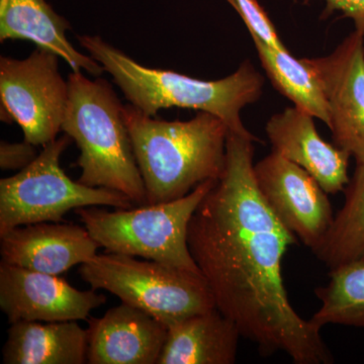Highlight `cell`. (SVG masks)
Returning a JSON list of instances; mask_svg holds the SVG:
<instances>
[{"instance_id":"obj_20","label":"cell","mask_w":364,"mask_h":364,"mask_svg":"<svg viewBox=\"0 0 364 364\" xmlns=\"http://www.w3.org/2000/svg\"><path fill=\"white\" fill-rule=\"evenodd\" d=\"M330 280L316 289L320 309L311 321L322 329L326 325L364 328V261H355L330 270Z\"/></svg>"},{"instance_id":"obj_6","label":"cell","mask_w":364,"mask_h":364,"mask_svg":"<svg viewBox=\"0 0 364 364\" xmlns=\"http://www.w3.org/2000/svg\"><path fill=\"white\" fill-rule=\"evenodd\" d=\"M79 274L91 289H104L122 303L150 314L167 328L215 308L203 274L123 254H97Z\"/></svg>"},{"instance_id":"obj_23","label":"cell","mask_w":364,"mask_h":364,"mask_svg":"<svg viewBox=\"0 0 364 364\" xmlns=\"http://www.w3.org/2000/svg\"><path fill=\"white\" fill-rule=\"evenodd\" d=\"M325 11L331 14L340 11L345 18H351L356 32L364 36V0H324Z\"/></svg>"},{"instance_id":"obj_15","label":"cell","mask_w":364,"mask_h":364,"mask_svg":"<svg viewBox=\"0 0 364 364\" xmlns=\"http://www.w3.org/2000/svg\"><path fill=\"white\" fill-rule=\"evenodd\" d=\"M70 28L46 0H0V42L28 40L63 59L72 71L102 75L105 70L97 60L77 51L67 39Z\"/></svg>"},{"instance_id":"obj_3","label":"cell","mask_w":364,"mask_h":364,"mask_svg":"<svg viewBox=\"0 0 364 364\" xmlns=\"http://www.w3.org/2000/svg\"><path fill=\"white\" fill-rule=\"evenodd\" d=\"M79 44L111 74L129 104L147 116L181 107L210 112L225 122L229 132L253 136L245 128L241 112L257 102L264 78L246 60L231 75L205 81L164 69L141 65L100 36L79 35Z\"/></svg>"},{"instance_id":"obj_4","label":"cell","mask_w":364,"mask_h":364,"mask_svg":"<svg viewBox=\"0 0 364 364\" xmlns=\"http://www.w3.org/2000/svg\"><path fill=\"white\" fill-rule=\"evenodd\" d=\"M68 104L62 131L76 143L80 155L78 181L91 188L119 191L136 203L147 205L145 184L134 155L124 119V105L104 78L90 80L72 71Z\"/></svg>"},{"instance_id":"obj_18","label":"cell","mask_w":364,"mask_h":364,"mask_svg":"<svg viewBox=\"0 0 364 364\" xmlns=\"http://www.w3.org/2000/svg\"><path fill=\"white\" fill-rule=\"evenodd\" d=\"M263 69L272 85L282 95L329 127L330 107L322 85L301 59H296L287 48L277 49L258 36L251 35Z\"/></svg>"},{"instance_id":"obj_11","label":"cell","mask_w":364,"mask_h":364,"mask_svg":"<svg viewBox=\"0 0 364 364\" xmlns=\"http://www.w3.org/2000/svg\"><path fill=\"white\" fill-rule=\"evenodd\" d=\"M105 301L95 289L79 291L59 275L0 263V308L11 324L87 320Z\"/></svg>"},{"instance_id":"obj_5","label":"cell","mask_w":364,"mask_h":364,"mask_svg":"<svg viewBox=\"0 0 364 364\" xmlns=\"http://www.w3.org/2000/svg\"><path fill=\"white\" fill-rule=\"evenodd\" d=\"M217 181L196 186L178 200L139 208L75 210L91 237L105 252L142 257L202 274L189 251V222Z\"/></svg>"},{"instance_id":"obj_8","label":"cell","mask_w":364,"mask_h":364,"mask_svg":"<svg viewBox=\"0 0 364 364\" xmlns=\"http://www.w3.org/2000/svg\"><path fill=\"white\" fill-rule=\"evenodd\" d=\"M68 95L56 54L37 48L26 59L0 57L1 121L18 124L26 142L45 146L57 138Z\"/></svg>"},{"instance_id":"obj_13","label":"cell","mask_w":364,"mask_h":364,"mask_svg":"<svg viewBox=\"0 0 364 364\" xmlns=\"http://www.w3.org/2000/svg\"><path fill=\"white\" fill-rule=\"evenodd\" d=\"M87 322L90 364H157L168 333L150 314L124 303Z\"/></svg>"},{"instance_id":"obj_2","label":"cell","mask_w":364,"mask_h":364,"mask_svg":"<svg viewBox=\"0 0 364 364\" xmlns=\"http://www.w3.org/2000/svg\"><path fill=\"white\" fill-rule=\"evenodd\" d=\"M124 119L147 205L178 200L203 182L221 178L229 128L220 117L200 112L188 121H164L129 104Z\"/></svg>"},{"instance_id":"obj_21","label":"cell","mask_w":364,"mask_h":364,"mask_svg":"<svg viewBox=\"0 0 364 364\" xmlns=\"http://www.w3.org/2000/svg\"><path fill=\"white\" fill-rule=\"evenodd\" d=\"M239 14L247 26L250 35H256L267 44L277 49H284V46L275 31L264 9L257 0H227Z\"/></svg>"},{"instance_id":"obj_10","label":"cell","mask_w":364,"mask_h":364,"mask_svg":"<svg viewBox=\"0 0 364 364\" xmlns=\"http://www.w3.org/2000/svg\"><path fill=\"white\" fill-rule=\"evenodd\" d=\"M301 60L329 102L335 145L364 164V36L354 31L329 56Z\"/></svg>"},{"instance_id":"obj_9","label":"cell","mask_w":364,"mask_h":364,"mask_svg":"<svg viewBox=\"0 0 364 364\" xmlns=\"http://www.w3.org/2000/svg\"><path fill=\"white\" fill-rule=\"evenodd\" d=\"M253 169L275 217L306 247L317 250L334 222L328 193L305 169L273 151Z\"/></svg>"},{"instance_id":"obj_7","label":"cell","mask_w":364,"mask_h":364,"mask_svg":"<svg viewBox=\"0 0 364 364\" xmlns=\"http://www.w3.org/2000/svg\"><path fill=\"white\" fill-rule=\"evenodd\" d=\"M72 141L66 134L55 139L26 168L0 181V234L25 225L61 223L69 210L79 208H133L119 191L91 188L67 176L60 159Z\"/></svg>"},{"instance_id":"obj_22","label":"cell","mask_w":364,"mask_h":364,"mask_svg":"<svg viewBox=\"0 0 364 364\" xmlns=\"http://www.w3.org/2000/svg\"><path fill=\"white\" fill-rule=\"evenodd\" d=\"M36 146L26 142L0 143V167L2 170H18L26 168L37 158Z\"/></svg>"},{"instance_id":"obj_1","label":"cell","mask_w":364,"mask_h":364,"mask_svg":"<svg viewBox=\"0 0 364 364\" xmlns=\"http://www.w3.org/2000/svg\"><path fill=\"white\" fill-rule=\"evenodd\" d=\"M229 132L226 167L189 222V251L215 308L257 345L263 356L284 352L296 364H330L321 328L294 310L282 259L298 239L279 221L254 177L253 143Z\"/></svg>"},{"instance_id":"obj_19","label":"cell","mask_w":364,"mask_h":364,"mask_svg":"<svg viewBox=\"0 0 364 364\" xmlns=\"http://www.w3.org/2000/svg\"><path fill=\"white\" fill-rule=\"evenodd\" d=\"M344 193L343 205L331 229L313 252L330 270L364 261V164H356Z\"/></svg>"},{"instance_id":"obj_14","label":"cell","mask_w":364,"mask_h":364,"mask_svg":"<svg viewBox=\"0 0 364 364\" xmlns=\"http://www.w3.org/2000/svg\"><path fill=\"white\" fill-rule=\"evenodd\" d=\"M314 117L299 107H287L267 122L265 131L273 152L296 163L327 193H340L349 183L350 154L318 135Z\"/></svg>"},{"instance_id":"obj_12","label":"cell","mask_w":364,"mask_h":364,"mask_svg":"<svg viewBox=\"0 0 364 364\" xmlns=\"http://www.w3.org/2000/svg\"><path fill=\"white\" fill-rule=\"evenodd\" d=\"M98 248L85 227L62 222L25 225L0 234L2 262L48 274L88 262Z\"/></svg>"},{"instance_id":"obj_16","label":"cell","mask_w":364,"mask_h":364,"mask_svg":"<svg viewBox=\"0 0 364 364\" xmlns=\"http://www.w3.org/2000/svg\"><path fill=\"white\" fill-rule=\"evenodd\" d=\"M241 337L217 308L196 314L168 328L157 364H233Z\"/></svg>"},{"instance_id":"obj_17","label":"cell","mask_w":364,"mask_h":364,"mask_svg":"<svg viewBox=\"0 0 364 364\" xmlns=\"http://www.w3.org/2000/svg\"><path fill=\"white\" fill-rule=\"evenodd\" d=\"M4 364L87 363V329L77 321L13 323L2 349Z\"/></svg>"}]
</instances>
